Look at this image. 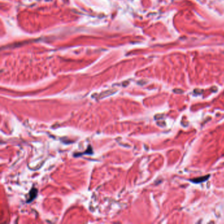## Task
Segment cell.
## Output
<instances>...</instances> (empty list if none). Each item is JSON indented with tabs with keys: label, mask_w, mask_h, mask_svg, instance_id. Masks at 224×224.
Returning <instances> with one entry per match:
<instances>
[]
</instances>
